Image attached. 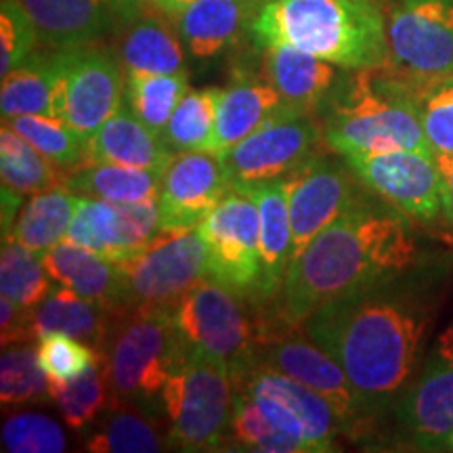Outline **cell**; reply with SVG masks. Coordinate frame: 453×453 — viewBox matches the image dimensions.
<instances>
[{
  "label": "cell",
  "mask_w": 453,
  "mask_h": 453,
  "mask_svg": "<svg viewBox=\"0 0 453 453\" xmlns=\"http://www.w3.org/2000/svg\"><path fill=\"white\" fill-rule=\"evenodd\" d=\"M418 269L321 304L303 330L342 365L365 422L390 411L426 359L437 303Z\"/></svg>",
  "instance_id": "6da1fadb"
},
{
  "label": "cell",
  "mask_w": 453,
  "mask_h": 453,
  "mask_svg": "<svg viewBox=\"0 0 453 453\" xmlns=\"http://www.w3.org/2000/svg\"><path fill=\"white\" fill-rule=\"evenodd\" d=\"M411 220L373 196L319 231L288 267L277 324L298 327L321 304L418 269Z\"/></svg>",
  "instance_id": "7a4b0ae2"
},
{
  "label": "cell",
  "mask_w": 453,
  "mask_h": 453,
  "mask_svg": "<svg viewBox=\"0 0 453 453\" xmlns=\"http://www.w3.org/2000/svg\"><path fill=\"white\" fill-rule=\"evenodd\" d=\"M317 116L324 143L338 156L395 150L434 154L413 104L411 81L388 64L338 76Z\"/></svg>",
  "instance_id": "3957f363"
},
{
  "label": "cell",
  "mask_w": 453,
  "mask_h": 453,
  "mask_svg": "<svg viewBox=\"0 0 453 453\" xmlns=\"http://www.w3.org/2000/svg\"><path fill=\"white\" fill-rule=\"evenodd\" d=\"M250 32L263 50L288 44L347 72L388 61L387 17L378 0H271Z\"/></svg>",
  "instance_id": "277c9868"
},
{
  "label": "cell",
  "mask_w": 453,
  "mask_h": 453,
  "mask_svg": "<svg viewBox=\"0 0 453 453\" xmlns=\"http://www.w3.org/2000/svg\"><path fill=\"white\" fill-rule=\"evenodd\" d=\"M183 344L173 309L113 311L99 349L111 403L145 407L162 401V390Z\"/></svg>",
  "instance_id": "5b68a950"
},
{
  "label": "cell",
  "mask_w": 453,
  "mask_h": 453,
  "mask_svg": "<svg viewBox=\"0 0 453 453\" xmlns=\"http://www.w3.org/2000/svg\"><path fill=\"white\" fill-rule=\"evenodd\" d=\"M162 405L170 420V445L183 451L219 449L231 426V373L185 342L162 390Z\"/></svg>",
  "instance_id": "8992f818"
},
{
  "label": "cell",
  "mask_w": 453,
  "mask_h": 453,
  "mask_svg": "<svg viewBox=\"0 0 453 453\" xmlns=\"http://www.w3.org/2000/svg\"><path fill=\"white\" fill-rule=\"evenodd\" d=\"M113 265L120 275V309H174L191 288L211 277L208 246L197 226L162 229Z\"/></svg>",
  "instance_id": "52a82bcc"
},
{
  "label": "cell",
  "mask_w": 453,
  "mask_h": 453,
  "mask_svg": "<svg viewBox=\"0 0 453 453\" xmlns=\"http://www.w3.org/2000/svg\"><path fill=\"white\" fill-rule=\"evenodd\" d=\"M173 315L185 342L223 364L231 380L257 364L263 330L234 288L206 277L179 300Z\"/></svg>",
  "instance_id": "ba28073f"
},
{
  "label": "cell",
  "mask_w": 453,
  "mask_h": 453,
  "mask_svg": "<svg viewBox=\"0 0 453 453\" xmlns=\"http://www.w3.org/2000/svg\"><path fill=\"white\" fill-rule=\"evenodd\" d=\"M59 50L50 116L90 139L101 124L120 110L127 93L122 61L110 50L82 44Z\"/></svg>",
  "instance_id": "9c48e42d"
},
{
  "label": "cell",
  "mask_w": 453,
  "mask_h": 453,
  "mask_svg": "<svg viewBox=\"0 0 453 453\" xmlns=\"http://www.w3.org/2000/svg\"><path fill=\"white\" fill-rule=\"evenodd\" d=\"M234 388L243 390L260 407L275 428L298 439L307 451H334L344 433L336 410L307 384L263 364H254L234 378Z\"/></svg>",
  "instance_id": "30bf717a"
},
{
  "label": "cell",
  "mask_w": 453,
  "mask_h": 453,
  "mask_svg": "<svg viewBox=\"0 0 453 453\" xmlns=\"http://www.w3.org/2000/svg\"><path fill=\"white\" fill-rule=\"evenodd\" d=\"M342 157L372 194L411 223L433 225L445 219L443 179L434 154L395 150Z\"/></svg>",
  "instance_id": "8fae6325"
},
{
  "label": "cell",
  "mask_w": 453,
  "mask_h": 453,
  "mask_svg": "<svg viewBox=\"0 0 453 453\" xmlns=\"http://www.w3.org/2000/svg\"><path fill=\"white\" fill-rule=\"evenodd\" d=\"M387 38V64L403 76H453V0H395Z\"/></svg>",
  "instance_id": "7c38bea8"
},
{
  "label": "cell",
  "mask_w": 453,
  "mask_h": 453,
  "mask_svg": "<svg viewBox=\"0 0 453 453\" xmlns=\"http://www.w3.org/2000/svg\"><path fill=\"white\" fill-rule=\"evenodd\" d=\"M321 128L311 116L275 118L240 143L219 151L229 189L288 179L319 150Z\"/></svg>",
  "instance_id": "4fadbf2b"
},
{
  "label": "cell",
  "mask_w": 453,
  "mask_h": 453,
  "mask_svg": "<svg viewBox=\"0 0 453 453\" xmlns=\"http://www.w3.org/2000/svg\"><path fill=\"white\" fill-rule=\"evenodd\" d=\"M286 185L292 223V260L298 258L327 225L376 196L361 183L342 156L332 160L317 154L288 177Z\"/></svg>",
  "instance_id": "5bb4252c"
},
{
  "label": "cell",
  "mask_w": 453,
  "mask_h": 453,
  "mask_svg": "<svg viewBox=\"0 0 453 453\" xmlns=\"http://www.w3.org/2000/svg\"><path fill=\"white\" fill-rule=\"evenodd\" d=\"M208 246L211 277L243 296L257 294L260 277V214L243 191L229 189L197 225Z\"/></svg>",
  "instance_id": "9a60e30c"
},
{
  "label": "cell",
  "mask_w": 453,
  "mask_h": 453,
  "mask_svg": "<svg viewBox=\"0 0 453 453\" xmlns=\"http://www.w3.org/2000/svg\"><path fill=\"white\" fill-rule=\"evenodd\" d=\"M395 420L418 449L437 451L453 434V321L430 349L393 407Z\"/></svg>",
  "instance_id": "2e32d148"
},
{
  "label": "cell",
  "mask_w": 453,
  "mask_h": 453,
  "mask_svg": "<svg viewBox=\"0 0 453 453\" xmlns=\"http://www.w3.org/2000/svg\"><path fill=\"white\" fill-rule=\"evenodd\" d=\"M257 364L273 367L294 380L307 384L309 388L330 401L342 422L344 434L357 437L364 433L367 422L347 372L330 353L315 344L304 330L298 334L296 327L294 332L292 327H288L283 332H271L260 338Z\"/></svg>",
  "instance_id": "e0dca14e"
},
{
  "label": "cell",
  "mask_w": 453,
  "mask_h": 453,
  "mask_svg": "<svg viewBox=\"0 0 453 453\" xmlns=\"http://www.w3.org/2000/svg\"><path fill=\"white\" fill-rule=\"evenodd\" d=\"M226 191L229 180L217 151L174 154L160 177L162 229L197 226Z\"/></svg>",
  "instance_id": "ac0fdd59"
},
{
  "label": "cell",
  "mask_w": 453,
  "mask_h": 453,
  "mask_svg": "<svg viewBox=\"0 0 453 453\" xmlns=\"http://www.w3.org/2000/svg\"><path fill=\"white\" fill-rule=\"evenodd\" d=\"M265 78L281 97L283 113L300 118L317 113L338 81L336 65L288 44L265 49Z\"/></svg>",
  "instance_id": "d6986e66"
},
{
  "label": "cell",
  "mask_w": 453,
  "mask_h": 453,
  "mask_svg": "<svg viewBox=\"0 0 453 453\" xmlns=\"http://www.w3.org/2000/svg\"><path fill=\"white\" fill-rule=\"evenodd\" d=\"M258 206L260 214V277L254 300L260 304L275 300L292 260V223L288 208L286 179L242 187Z\"/></svg>",
  "instance_id": "ffe728a7"
},
{
  "label": "cell",
  "mask_w": 453,
  "mask_h": 453,
  "mask_svg": "<svg viewBox=\"0 0 453 453\" xmlns=\"http://www.w3.org/2000/svg\"><path fill=\"white\" fill-rule=\"evenodd\" d=\"M173 156L160 134L124 105L88 139V164H118L162 173Z\"/></svg>",
  "instance_id": "44dd1931"
},
{
  "label": "cell",
  "mask_w": 453,
  "mask_h": 453,
  "mask_svg": "<svg viewBox=\"0 0 453 453\" xmlns=\"http://www.w3.org/2000/svg\"><path fill=\"white\" fill-rule=\"evenodd\" d=\"M283 113L281 97L269 81L254 76L235 78L229 87L219 90L217 128H214V151L240 143L254 130Z\"/></svg>",
  "instance_id": "7402d4cb"
},
{
  "label": "cell",
  "mask_w": 453,
  "mask_h": 453,
  "mask_svg": "<svg viewBox=\"0 0 453 453\" xmlns=\"http://www.w3.org/2000/svg\"><path fill=\"white\" fill-rule=\"evenodd\" d=\"M47 49H72L97 41L110 21L105 0H21Z\"/></svg>",
  "instance_id": "603a6c76"
},
{
  "label": "cell",
  "mask_w": 453,
  "mask_h": 453,
  "mask_svg": "<svg viewBox=\"0 0 453 453\" xmlns=\"http://www.w3.org/2000/svg\"><path fill=\"white\" fill-rule=\"evenodd\" d=\"M50 280L81 296L116 311L120 309V275L113 260L64 242L42 257Z\"/></svg>",
  "instance_id": "cb8c5ba5"
},
{
  "label": "cell",
  "mask_w": 453,
  "mask_h": 453,
  "mask_svg": "<svg viewBox=\"0 0 453 453\" xmlns=\"http://www.w3.org/2000/svg\"><path fill=\"white\" fill-rule=\"evenodd\" d=\"M187 55L206 61L231 47L242 27L250 26L242 0H196L173 17Z\"/></svg>",
  "instance_id": "d4e9b609"
},
{
  "label": "cell",
  "mask_w": 453,
  "mask_h": 453,
  "mask_svg": "<svg viewBox=\"0 0 453 453\" xmlns=\"http://www.w3.org/2000/svg\"><path fill=\"white\" fill-rule=\"evenodd\" d=\"M185 53L177 26L157 15L134 17L120 41V61L127 73L185 72Z\"/></svg>",
  "instance_id": "484cf974"
},
{
  "label": "cell",
  "mask_w": 453,
  "mask_h": 453,
  "mask_svg": "<svg viewBox=\"0 0 453 453\" xmlns=\"http://www.w3.org/2000/svg\"><path fill=\"white\" fill-rule=\"evenodd\" d=\"M111 313V309L67 288H50L47 298L34 309V334L36 340L49 334H67L101 349L110 330Z\"/></svg>",
  "instance_id": "4316f807"
},
{
  "label": "cell",
  "mask_w": 453,
  "mask_h": 453,
  "mask_svg": "<svg viewBox=\"0 0 453 453\" xmlns=\"http://www.w3.org/2000/svg\"><path fill=\"white\" fill-rule=\"evenodd\" d=\"M57 73H59V50L34 53L24 64L3 76L0 110L3 120L15 116H50Z\"/></svg>",
  "instance_id": "83f0119b"
},
{
  "label": "cell",
  "mask_w": 453,
  "mask_h": 453,
  "mask_svg": "<svg viewBox=\"0 0 453 453\" xmlns=\"http://www.w3.org/2000/svg\"><path fill=\"white\" fill-rule=\"evenodd\" d=\"M160 177V170L118 166V164H87L67 173L61 183L76 196L130 203L157 200Z\"/></svg>",
  "instance_id": "f1b7e54d"
},
{
  "label": "cell",
  "mask_w": 453,
  "mask_h": 453,
  "mask_svg": "<svg viewBox=\"0 0 453 453\" xmlns=\"http://www.w3.org/2000/svg\"><path fill=\"white\" fill-rule=\"evenodd\" d=\"M76 206L78 196H73V191L65 185L34 194L32 200L21 208L19 219L9 235L27 250L44 257L57 243L65 240Z\"/></svg>",
  "instance_id": "f546056e"
},
{
  "label": "cell",
  "mask_w": 453,
  "mask_h": 453,
  "mask_svg": "<svg viewBox=\"0 0 453 453\" xmlns=\"http://www.w3.org/2000/svg\"><path fill=\"white\" fill-rule=\"evenodd\" d=\"M219 90L220 88L187 90L162 133V141L173 154L214 151Z\"/></svg>",
  "instance_id": "4dcf8cb0"
},
{
  "label": "cell",
  "mask_w": 453,
  "mask_h": 453,
  "mask_svg": "<svg viewBox=\"0 0 453 453\" xmlns=\"http://www.w3.org/2000/svg\"><path fill=\"white\" fill-rule=\"evenodd\" d=\"M162 439L154 422L137 405L111 403L84 449L93 453H156Z\"/></svg>",
  "instance_id": "1f68e13d"
},
{
  "label": "cell",
  "mask_w": 453,
  "mask_h": 453,
  "mask_svg": "<svg viewBox=\"0 0 453 453\" xmlns=\"http://www.w3.org/2000/svg\"><path fill=\"white\" fill-rule=\"evenodd\" d=\"M65 242L97 252L110 260L127 257L124 225L118 203L95 200V197H78Z\"/></svg>",
  "instance_id": "d6a6232c"
},
{
  "label": "cell",
  "mask_w": 453,
  "mask_h": 453,
  "mask_svg": "<svg viewBox=\"0 0 453 453\" xmlns=\"http://www.w3.org/2000/svg\"><path fill=\"white\" fill-rule=\"evenodd\" d=\"M187 90V72L127 73V107L160 137Z\"/></svg>",
  "instance_id": "836d02e7"
},
{
  "label": "cell",
  "mask_w": 453,
  "mask_h": 453,
  "mask_svg": "<svg viewBox=\"0 0 453 453\" xmlns=\"http://www.w3.org/2000/svg\"><path fill=\"white\" fill-rule=\"evenodd\" d=\"M41 151L3 122L0 130V173L3 185L24 196L41 194L61 183L59 174Z\"/></svg>",
  "instance_id": "e575fe53"
},
{
  "label": "cell",
  "mask_w": 453,
  "mask_h": 453,
  "mask_svg": "<svg viewBox=\"0 0 453 453\" xmlns=\"http://www.w3.org/2000/svg\"><path fill=\"white\" fill-rule=\"evenodd\" d=\"M3 122L9 124L26 141H30L57 168L72 173V170L81 168L84 160H88V141L59 118L15 116Z\"/></svg>",
  "instance_id": "d590c367"
},
{
  "label": "cell",
  "mask_w": 453,
  "mask_h": 453,
  "mask_svg": "<svg viewBox=\"0 0 453 453\" xmlns=\"http://www.w3.org/2000/svg\"><path fill=\"white\" fill-rule=\"evenodd\" d=\"M49 273L41 254L27 250L15 237H3L0 292L24 309H36L50 292Z\"/></svg>",
  "instance_id": "8d00e7d4"
},
{
  "label": "cell",
  "mask_w": 453,
  "mask_h": 453,
  "mask_svg": "<svg viewBox=\"0 0 453 453\" xmlns=\"http://www.w3.org/2000/svg\"><path fill=\"white\" fill-rule=\"evenodd\" d=\"M0 399L3 405H32L53 399L47 373L30 342L4 347L0 359Z\"/></svg>",
  "instance_id": "74e56055"
},
{
  "label": "cell",
  "mask_w": 453,
  "mask_h": 453,
  "mask_svg": "<svg viewBox=\"0 0 453 453\" xmlns=\"http://www.w3.org/2000/svg\"><path fill=\"white\" fill-rule=\"evenodd\" d=\"M410 78V76H407ZM411 81L413 104L433 151L453 154V76Z\"/></svg>",
  "instance_id": "f35d334b"
},
{
  "label": "cell",
  "mask_w": 453,
  "mask_h": 453,
  "mask_svg": "<svg viewBox=\"0 0 453 453\" xmlns=\"http://www.w3.org/2000/svg\"><path fill=\"white\" fill-rule=\"evenodd\" d=\"M101 365L88 367L82 376L67 384H50V396L59 407L65 424L73 430H84L111 403Z\"/></svg>",
  "instance_id": "ab89813d"
},
{
  "label": "cell",
  "mask_w": 453,
  "mask_h": 453,
  "mask_svg": "<svg viewBox=\"0 0 453 453\" xmlns=\"http://www.w3.org/2000/svg\"><path fill=\"white\" fill-rule=\"evenodd\" d=\"M231 437L243 449L267 451V453H296L307 451L298 439L290 437L283 430L275 428L260 407L243 390L234 388V410H231Z\"/></svg>",
  "instance_id": "60d3db41"
},
{
  "label": "cell",
  "mask_w": 453,
  "mask_h": 453,
  "mask_svg": "<svg viewBox=\"0 0 453 453\" xmlns=\"http://www.w3.org/2000/svg\"><path fill=\"white\" fill-rule=\"evenodd\" d=\"M38 364L50 384H67L82 376L88 367L101 365V350L67 334H49L38 338Z\"/></svg>",
  "instance_id": "b9f144b4"
},
{
  "label": "cell",
  "mask_w": 453,
  "mask_h": 453,
  "mask_svg": "<svg viewBox=\"0 0 453 453\" xmlns=\"http://www.w3.org/2000/svg\"><path fill=\"white\" fill-rule=\"evenodd\" d=\"M65 445L64 428L44 413H13L3 424V449L9 453H61Z\"/></svg>",
  "instance_id": "7bdbcfd3"
},
{
  "label": "cell",
  "mask_w": 453,
  "mask_h": 453,
  "mask_svg": "<svg viewBox=\"0 0 453 453\" xmlns=\"http://www.w3.org/2000/svg\"><path fill=\"white\" fill-rule=\"evenodd\" d=\"M36 26L21 0H3V7H0V73L7 76L11 70L24 64L36 49Z\"/></svg>",
  "instance_id": "ee69618b"
},
{
  "label": "cell",
  "mask_w": 453,
  "mask_h": 453,
  "mask_svg": "<svg viewBox=\"0 0 453 453\" xmlns=\"http://www.w3.org/2000/svg\"><path fill=\"white\" fill-rule=\"evenodd\" d=\"M0 336L3 347L11 344H27L36 338L34 334V309H24L13 300H0Z\"/></svg>",
  "instance_id": "f6af8a7d"
},
{
  "label": "cell",
  "mask_w": 453,
  "mask_h": 453,
  "mask_svg": "<svg viewBox=\"0 0 453 453\" xmlns=\"http://www.w3.org/2000/svg\"><path fill=\"white\" fill-rule=\"evenodd\" d=\"M434 160L441 170V179H443V208L445 220L453 229V154H443V151H434Z\"/></svg>",
  "instance_id": "bcb514c9"
},
{
  "label": "cell",
  "mask_w": 453,
  "mask_h": 453,
  "mask_svg": "<svg viewBox=\"0 0 453 453\" xmlns=\"http://www.w3.org/2000/svg\"><path fill=\"white\" fill-rule=\"evenodd\" d=\"M24 194L3 185V237L9 235L15 226V214L24 206Z\"/></svg>",
  "instance_id": "7dc6e473"
},
{
  "label": "cell",
  "mask_w": 453,
  "mask_h": 453,
  "mask_svg": "<svg viewBox=\"0 0 453 453\" xmlns=\"http://www.w3.org/2000/svg\"><path fill=\"white\" fill-rule=\"evenodd\" d=\"M105 3L110 7V13L124 21V24H128L134 17H139L145 7V0H105Z\"/></svg>",
  "instance_id": "c3c4849f"
},
{
  "label": "cell",
  "mask_w": 453,
  "mask_h": 453,
  "mask_svg": "<svg viewBox=\"0 0 453 453\" xmlns=\"http://www.w3.org/2000/svg\"><path fill=\"white\" fill-rule=\"evenodd\" d=\"M164 15L177 17L180 11H185L189 4H194L196 0H151Z\"/></svg>",
  "instance_id": "681fc988"
},
{
  "label": "cell",
  "mask_w": 453,
  "mask_h": 453,
  "mask_svg": "<svg viewBox=\"0 0 453 453\" xmlns=\"http://www.w3.org/2000/svg\"><path fill=\"white\" fill-rule=\"evenodd\" d=\"M242 3L243 7H246V13L250 17V24H252L254 17L260 13V9H263L267 3H271V0H242Z\"/></svg>",
  "instance_id": "f907efd6"
},
{
  "label": "cell",
  "mask_w": 453,
  "mask_h": 453,
  "mask_svg": "<svg viewBox=\"0 0 453 453\" xmlns=\"http://www.w3.org/2000/svg\"><path fill=\"white\" fill-rule=\"evenodd\" d=\"M449 447L453 449V434H451V439H449Z\"/></svg>",
  "instance_id": "816d5d0a"
}]
</instances>
